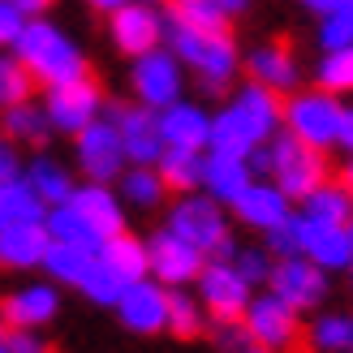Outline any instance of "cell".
Returning a JSON list of instances; mask_svg holds the SVG:
<instances>
[{
	"instance_id": "3957f363",
	"label": "cell",
	"mask_w": 353,
	"mask_h": 353,
	"mask_svg": "<svg viewBox=\"0 0 353 353\" xmlns=\"http://www.w3.org/2000/svg\"><path fill=\"white\" fill-rule=\"evenodd\" d=\"M168 233H176L181 241H190L203 259L211 254L216 263H228L237 254V241L228 233V220L216 199H203V194H181L168 211Z\"/></svg>"
},
{
	"instance_id": "9f6ffc18",
	"label": "cell",
	"mask_w": 353,
	"mask_h": 353,
	"mask_svg": "<svg viewBox=\"0 0 353 353\" xmlns=\"http://www.w3.org/2000/svg\"><path fill=\"white\" fill-rule=\"evenodd\" d=\"M143 5H164V0H143Z\"/></svg>"
},
{
	"instance_id": "d590c367",
	"label": "cell",
	"mask_w": 353,
	"mask_h": 353,
	"mask_svg": "<svg viewBox=\"0 0 353 353\" xmlns=\"http://www.w3.org/2000/svg\"><path fill=\"white\" fill-rule=\"evenodd\" d=\"M164 332H172V336H181V341L203 336V306L194 302L185 289H168V327Z\"/></svg>"
},
{
	"instance_id": "f6af8a7d",
	"label": "cell",
	"mask_w": 353,
	"mask_h": 353,
	"mask_svg": "<svg viewBox=\"0 0 353 353\" xmlns=\"http://www.w3.org/2000/svg\"><path fill=\"white\" fill-rule=\"evenodd\" d=\"M5 345H9V353H52V345L39 336V332H30V327H9Z\"/></svg>"
},
{
	"instance_id": "44dd1931",
	"label": "cell",
	"mask_w": 353,
	"mask_h": 353,
	"mask_svg": "<svg viewBox=\"0 0 353 353\" xmlns=\"http://www.w3.org/2000/svg\"><path fill=\"white\" fill-rule=\"evenodd\" d=\"M302 233V254L314 259V268H349L353 263V241L341 224H319V220H297Z\"/></svg>"
},
{
	"instance_id": "e0dca14e",
	"label": "cell",
	"mask_w": 353,
	"mask_h": 353,
	"mask_svg": "<svg viewBox=\"0 0 353 353\" xmlns=\"http://www.w3.org/2000/svg\"><path fill=\"white\" fill-rule=\"evenodd\" d=\"M65 203H69V207H74L86 224L95 228L99 241H108L112 233H121V228H125V203H121L108 185H95V181L74 185V194H69Z\"/></svg>"
},
{
	"instance_id": "f1b7e54d",
	"label": "cell",
	"mask_w": 353,
	"mask_h": 353,
	"mask_svg": "<svg viewBox=\"0 0 353 353\" xmlns=\"http://www.w3.org/2000/svg\"><path fill=\"white\" fill-rule=\"evenodd\" d=\"M155 172H160L164 190L194 194L203 185V151H172V147H164L160 160H155Z\"/></svg>"
},
{
	"instance_id": "60d3db41",
	"label": "cell",
	"mask_w": 353,
	"mask_h": 353,
	"mask_svg": "<svg viewBox=\"0 0 353 353\" xmlns=\"http://www.w3.org/2000/svg\"><path fill=\"white\" fill-rule=\"evenodd\" d=\"M323 43L327 48H349L353 43V0H345V5H336L327 13L323 22Z\"/></svg>"
},
{
	"instance_id": "8d00e7d4",
	"label": "cell",
	"mask_w": 353,
	"mask_h": 353,
	"mask_svg": "<svg viewBox=\"0 0 353 353\" xmlns=\"http://www.w3.org/2000/svg\"><path fill=\"white\" fill-rule=\"evenodd\" d=\"M86 297H91L95 306H117V297H121V289H125V280H121L108 263H99V254H95V263H91V272L82 276V285H78Z\"/></svg>"
},
{
	"instance_id": "1f68e13d",
	"label": "cell",
	"mask_w": 353,
	"mask_h": 353,
	"mask_svg": "<svg viewBox=\"0 0 353 353\" xmlns=\"http://www.w3.org/2000/svg\"><path fill=\"white\" fill-rule=\"evenodd\" d=\"M91 263H95L91 250H82V245H65V241H52L39 268H43L52 280H57V285H74V289H78L82 276L91 272Z\"/></svg>"
},
{
	"instance_id": "d6a6232c",
	"label": "cell",
	"mask_w": 353,
	"mask_h": 353,
	"mask_svg": "<svg viewBox=\"0 0 353 353\" xmlns=\"http://www.w3.org/2000/svg\"><path fill=\"white\" fill-rule=\"evenodd\" d=\"M168 22L190 26V30H228V13L216 5V0H168Z\"/></svg>"
},
{
	"instance_id": "5bb4252c",
	"label": "cell",
	"mask_w": 353,
	"mask_h": 353,
	"mask_svg": "<svg viewBox=\"0 0 353 353\" xmlns=\"http://www.w3.org/2000/svg\"><path fill=\"white\" fill-rule=\"evenodd\" d=\"M108 117L121 134V147H125V164H143V168H155L160 160V121H155L151 108H125V103H108Z\"/></svg>"
},
{
	"instance_id": "6da1fadb",
	"label": "cell",
	"mask_w": 353,
	"mask_h": 353,
	"mask_svg": "<svg viewBox=\"0 0 353 353\" xmlns=\"http://www.w3.org/2000/svg\"><path fill=\"white\" fill-rule=\"evenodd\" d=\"M9 52L22 61V69L30 74L34 86H61V82H74V78L91 74L82 48L69 39L57 22H48V17H26V26H22V34H17V43Z\"/></svg>"
},
{
	"instance_id": "ab89813d",
	"label": "cell",
	"mask_w": 353,
	"mask_h": 353,
	"mask_svg": "<svg viewBox=\"0 0 353 353\" xmlns=\"http://www.w3.org/2000/svg\"><path fill=\"white\" fill-rule=\"evenodd\" d=\"M310 345L319 349H353V319L349 314H323L310 332Z\"/></svg>"
},
{
	"instance_id": "74e56055",
	"label": "cell",
	"mask_w": 353,
	"mask_h": 353,
	"mask_svg": "<svg viewBox=\"0 0 353 353\" xmlns=\"http://www.w3.org/2000/svg\"><path fill=\"white\" fill-rule=\"evenodd\" d=\"M30 91H34V82L22 69V61L13 52H0V108H13V103L30 99Z\"/></svg>"
},
{
	"instance_id": "83f0119b",
	"label": "cell",
	"mask_w": 353,
	"mask_h": 353,
	"mask_svg": "<svg viewBox=\"0 0 353 353\" xmlns=\"http://www.w3.org/2000/svg\"><path fill=\"white\" fill-rule=\"evenodd\" d=\"M48 216V207L34 199V190L17 176H5L0 181V228H13V224H39Z\"/></svg>"
},
{
	"instance_id": "7dc6e473",
	"label": "cell",
	"mask_w": 353,
	"mask_h": 353,
	"mask_svg": "<svg viewBox=\"0 0 353 353\" xmlns=\"http://www.w3.org/2000/svg\"><path fill=\"white\" fill-rule=\"evenodd\" d=\"M22 172V164H17V151H13V143H5V138H0V181H5V176H17Z\"/></svg>"
},
{
	"instance_id": "e575fe53",
	"label": "cell",
	"mask_w": 353,
	"mask_h": 353,
	"mask_svg": "<svg viewBox=\"0 0 353 353\" xmlns=\"http://www.w3.org/2000/svg\"><path fill=\"white\" fill-rule=\"evenodd\" d=\"M164 181H160V172L155 168H143V164H134L121 172V199H125L130 207H160L164 203Z\"/></svg>"
},
{
	"instance_id": "ac0fdd59",
	"label": "cell",
	"mask_w": 353,
	"mask_h": 353,
	"mask_svg": "<svg viewBox=\"0 0 353 353\" xmlns=\"http://www.w3.org/2000/svg\"><path fill=\"white\" fill-rule=\"evenodd\" d=\"M160 121V143L172 151H203L207 147V130H211V117L194 103H168V108L155 112Z\"/></svg>"
},
{
	"instance_id": "4dcf8cb0",
	"label": "cell",
	"mask_w": 353,
	"mask_h": 353,
	"mask_svg": "<svg viewBox=\"0 0 353 353\" xmlns=\"http://www.w3.org/2000/svg\"><path fill=\"white\" fill-rule=\"evenodd\" d=\"M43 228H48V237L52 241H65V245H82V250H99V233H95V228L91 224H86L82 216H78V211L74 207H69V203H61V207H48V216H43Z\"/></svg>"
},
{
	"instance_id": "ba28073f",
	"label": "cell",
	"mask_w": 353,
	"mask_h": 353,
	"mask_svg": "<svg viewBox=\"0 0 353 353\" xmlns=\"http://www.w3.org/2000/svg\"><path fill=\"white\" fill-rule=\"evenodd\" d=\"M74 155H78V168L86 181L95 185H108L125 172V147H121V134L112 125V117H95L82 134H74Z\"/></svg>"
},
{
	"instance_id": "ffe728a7",
	"label": "cell",
	"mask_w": 353,
	"mask_h": 353,
	"mask_svg": "<svg viewBox=\"0 0 353 353\" xmlns=\"http://www.w3.org/2000/svg\"><path fill=\"white\" fill-rule=\"evenodd\" d=\"M48 228L39 224H13V228H0V268L5 272H34L48 254Z\"/></svg>"
},
{
	"instance_id": "681fc988",
	"label": "cell",
	"mask_w": 353,
	"mask_h": 353,
	"mask_svg": "<svg viewBox=\"0 0 353 353\" xmlns=\"http://www.w3.org/2000/svg\"><path fill=\"white\" fill-rule=\"evenodd\" d=\"M336 143L353 147V108H345V112H341V138H336Z\"/></svg>"
},
{
	"instance_id": "816d5d0a",
	"label": "cell",
	"mask_w": 353,
	"mask_h": 353,
	"mask_svg": "<svg viewBox=\"0 0 353 353\" xmlns=\"http://www.w3.org/2000/svg\"><path fill=\"white\" fill-rule=\"evenodd\" d=\"M86 5H91V9H99V13H112V9H121V5H125V0H86Z\"/></svg>"
},
{
	"instance_id": "7c38bea8",
	"label": "cell",
	"mask_w": 353,
	"mask_h": 353,
	"mask_svg": "<svg viewBox=\"0 0 353 353\" xmlns=\"http://www.w3.org/2000/svg\"><path fill=\"white\" fill-rule=\"evenodd\" d=\"M199 272H203V254L176 233L160 228L147 241V276H155L164 289H185L190 280H199Z\"/></svg>"
},
{
	"instance_id": "4316f807",
	"label": "cell",
	"mask_w": 353,
	"mask_h": 353,
	"mask_svg": "<svg viewBox=\"0 0 353 353\" xmlns=\"http://www.w3.org/2000/svg\"><path fill=\"white\" fill-rule=\"evenodd\" d=\"M95 254H99V263H108V268L125 280V285H130V280H143V276H147V241H138L134 233H125V228H121V233H112Z\"/></svg>"
},
{
	"instance_id": "2e32d148",
	"label": "cell",
	"mask_w": 353,
	"mask_h": 353,
	"mask_svg": "<svg viewBox=\"0 0 353 353\" xmlns=\"http://www.w3.org/2000/svg\"><path fill=\"white\" fill-rule=\"evenodd\" d=\"M57 314H61V289L48 285V280H30V285L13 289L5 302H0V323H9V327L39 332L57 319Z\"/></svg>"
},
{
	"instance_id": "9c48e42d",
	"label": "cell",
	"mask_w": 353,
	"mask_h": 353,
	"mask_svg": "<svg viewBox=\"0 0 353 353\" xmlns=\"http://www.w3.org/2000/svg\"><path fill=\"white\" fill-rule=\"evenodd\" d=\"M199 306L216 323H241L250 306V285L233 272V263H203L199 272Z\"/></svg>"
},
{
	"instance_id": "7402d4cb",
	"label": "cell",
	"mask_w": 353,
	"mask_h": 353,
	"mask_svg": "<svg viewBox=\"0 0 353 353\" xmlns=\"http://www.w3.org/2000/svg\"><path fill=\"white\" fill-rule=\"evenodd\" d=\"M233 207H237V220L241 224H250V228H272L276 224H285L289 220V199L280 194L276 185H245L237 199H233Z\"/></svg>"
},
{
	"instance_id": "f907efd6",
	"label": "cell",
	"mask_w": 353,
	"mask_h": 353,
	"mask_svg": "<svg viewBox=\"0 0 353 353\" xmlns=\"http://www.w3.org/2000/svg\"><path fill=\"white\" fill-rule=\"evenodd\" d=\"M336 181H341V190H345L349 199H353V160H349V164H345V168L336 172Z\"/></svg>"
},
{
	"instance_id": "f546056e",
	"label": "cell",
	"mask_w": 353,
	"mask_h": 353,
	"mask_svg": "<svg viewBox=\"0 0 353 353\" xmlns=\"http://www.w3.org/2000/svg\"><path fill=\"white\" fill-rule=\"evenodd\" d=\"M48 134L52 130H48V117H43L39 103L22 99V103H13V108H0V138H5V143H34L39 147Z\"/></svg>"
},
{
	"instance_id": "ee69618b",
	"label": "cell",
	"mask_w": 353,
	"mask_h": 353,
	"mask_svg": "<svg viewBox=\"0 0 353 353\" xmlns=\"http://www.w3.org/2000/svg\"><path fill=\"white\" fill-rule=\"evenodd\" d=\"M22 26H26V13L17 9V5H9V0H0V52H9L17 43Z\"/></svg>"
},
{
	"instance_id": "d4e9b609",
	"label": "cell",
	"mask_w": 353,
	"mask_h": 353,
	"mask_svg": "<svg viewBox=\"0 0 353 353\" xmlns=\"http://www.w3.org/2000/svg\"><path fill=\"white\" fill-rule=\"evenodd\" d=\"M207 147L211 155H233V160H250V151L259 147V134L245 125V117L237 108H224L207 130Z\"/></svg>"
},
{
	"instance_id": "4fadbf2b",
	"label": "cell",
	"mask_w": 353,
	"mask_h": 353,
	"mask_svg": "<svg viewBox=\"0 0 353 353\" xmlns=\"http://www.w3.org/2000/svg\"><path fill=\"white\" fill-rule=\"evenodd\" d=\"M117 314L121 323H125L130 332H138V336H155V332L168 327V289L160 285V280H130L125 289H121L117 297Z\"/></svg>"
},
{
	"instance_id": "9a60e30c",
	"label": "cell",
	"mask_w": 353,
	"mask_h": 353,
	"mask_svg": "<svg viewBox=\"0 0 353 353\" xmlns=\"http://www.w3.org/2000/svg\"><path fill=\"white\" fill-rule=\"evenodd\" d=\"M272 297H280L289 310H310L319 306L327 297V280H323V268H314V263H302V259H280L272 276Z\"/></svg>"
},
{
	"instance_id": "db71d44e",
	"label": "cell",
	"mask_w": 353,
	"mask_h": 353,
	"mask_svg": "<svg viewBox=\"0 0 353 353\" xmlns=\"http://www.w3.org/2000/svg\"><path fill=\"white\" fill-rule=\"evenodd\" d=\"M237 353H263V349H259V345H245V349H237Z\"/></svg>"
},
{
	"instance_id": "bcb514c9",
	"label": "cell",
	"mask_w": 353,
	"mask_h": 353,
	"mask_svg": "<svg viewBox=\"0 0 353 353\" xmlns=\"http://www.w3.org/2000/svg\"><path fill=\"white\" fill-rule=\"evenodd\" d=\"M216 345L228 349V353H237V349L250 345V336H245V327H241V323H216Z\"/></svg>"
},
{
	"instance_id": "7bdbcfd3",
	"label": "cell",
	"mask_w": 353,
	"mask_h": 353,
	"mask_svg": "<svg viewBox=\"0 0 353 353\" xmlns=\"http://www.w3.org/2000/svg\"><path fill=\"white\" fill-rule=\"evenodd\" d=\"M272 250H276L280 259H297V254H302V233H297V220H293V216H289L285 224L272 228Z\"/></svg>"
},
{
	"instance_id": "8fae6325",
	"label": "cell",
	"mask_w": 353,
	"mask_h": 353,
	"mask_svg": "<svg viewBox=\"0 0 353 353\" xmlns=\"http://www.w3.org/2000/svg\"><path fill=\"white\" fill-rule=\"evenodd\" d=\"M108 39L117 43V52L125 57H147L164 43V17L155 13V5L143 0H125L121 9L108 13Z\"/></svg>"
},
{
	"instance_id": "8992f818",
	"label": "cell",
	"mask_w": 353,
	"mask_h": 353,
	"mask_svg": "<svg viewBox=\"0 0 353 353\" xmlns=\"http://www.w3.org/2000/svg\"><path fill=\"white\" fill-rule=\"evenodd\" d=\"M43 117H48V130L52 134H82L91 121L103 112V91L99 82L86 74V78H74V82H61V86H48L43 95Z\"/></svg>"
},
{
	"instance_id": "cb8c5ba5",
	"label": "cell",
	"mask_w": 353,
	"mask_h": 353,
	"mask_svg": "<svg viewBox=\"0 0 353 353\" xmlns=\"http://www.w3.org/2000/svg\"><path fill=\"white\" fill-rule=\"evenodd\" d=\"M22 181L34 190V199L43 207H61L69 194H74V172H69L61 160H52V155H34V160L22 168Z\"/></svg>"
},
{
	"instance_id": "836d02e7",
	"label": "cell",
	"mask_w": 353,
	"mask_h": 353,
	"mask_svg": "<svg viewBox=\"0 0 353 353\" xmlns=\"http://www.w3.org/2000/svg\"><path fill=\"white\" fill-rule=\"evenodd\" d=\"M306 211L310 216L306 220H319V224H349V216H353V199L341 190V181L332 176V181H323L314 194H306Z\"/></svg>"
},
{
	"instance_id": "11a10c76",
	"label": "cell",
	"mask_w": 353,
	"mask_h": 353,
	"mask_svg": "<svg viewBox=\"0 0 353 353\" xmlns=\"http://www.w3.org/2000/svg\"><path fill=\"white\" fill-rule=\"evenodd\" d=\"M0 353H9V345H5V332H0Z\"/></svg>"
},
{
	"instance_id": "30bf717a",
	"label": "cell",
	"mask_w": 353,
	"mask_h": 353,
	"mask_svg": "<svg viewBox=\"0 0 353 353\" xmlns=\"http://www.w3.org/2000/svg\"><path fill=\"white\" fill-rule=\"evenodd\" d=\"M130 82H134L138 103L151 108V112H160V108H168V103L181 99V61H176L172 52L155 48V52H147V57H134Z\"/></svg>"
},
{
	"instance_id": "c3c4849f",
	"label": "cell",
	"mask_w": 353,
	"mask_h": 353,
	"mask_svg": "<svg viewBox=\"0 0 353 353\" xmlns=\"http://www.w3.org/2000/svg\"><path fill=\"white\" fill-rule=\"evenodd\" d=\"M9 5H17V9H22L26 17H43L52 5H57V0H9Z\"/></svg>"
},
{
	"instance_id": "f35d334b",
	"label": "cell",
	"mask_w": 353,
	"mask_h": 353,
	"mask_svg": "<svg viewBox=\"0 0 353 353\" xmlns=\"http://www.w3.org/2000/svg\"><path fill=\"white\" fill-rule=\"evenodd\" d=\"M319 82H323V91H353V43L349 48H332V57L323 61L319 69Z\"/></svg>"
},
{
	"instance_id": "7a4b0ae2",
	"label": "cell",
	"mask_w": 353,
	"mask_h": 353,
	"mask_svg": "<svg viewBox=\"0 0 353 353\" xmlns=\"http://www.w3.org/2000/svg\"><path fill=\"white\" fill-rule=\"evenodd\" d=\"M164 39L172 48V57L185 61L194 74H199L207 95H220L228 86V78L237 74V43H233V34H224V30H190V26L164 22Z\"/></svg>"
},
{
	"instance_id": "b9f144b4",
	"label": "cell",
	"mask_w": 353,
	"mask_h": 353,
	"mask_svg": "<svg viewBox=\"0 0 353 353\" xmlns=\"http://www.w3.org/2000/svg\"><path fill=\"white\" fill-rule=\"evenodd\" d=\"M233 272L245 280V285H263V280L272 276V259L263 250H237L233 254Z\"/></svg>"
},
{
	"instance_id": "603a6c76",
	"label": "cell",
	"mask_w": 353,
	"mask_h": 353,
	"mask_svg": "<svg viewBox=\"0 0 353 353\" xmlns=\"http://www.w3.org/2000/svg\"><path fill=\"white\" fill-rule=\"evenodd\" d=\"M228 108H237V112L245 117V125L259 134V143H268V138L276 134V125H280V112H285V103H280L276 91L250 82V86H241V91H237V99L228 103Z\"/></svg>"
},
{
	"instance_id": "f5cc1de1",
	"label": "cell",
	"mask_w": 353,
	"mask_h": 353,
	"mask_svg": "<svg viewBox=\"0 0 353 353\" xmlns=\"http://www.w3.org/2000/svg\"><path fill=\"white\" fill-rule=\"evenodd\" d=\"M216 5H220V9H224L228 17H233V13H241L245 5H250V0H216Z\"/></svg>"
},
{
	"instance_id": "52a82bcc",
	"label": "cell",
	"mask_w": 353,
	"mask_h": 353,
	"mask_svg": "<svg viewBox=\"0 0 353 353\" xmlns=\"http://www.w3.org/2000/svg\"><path fill=\"white\" fill-rule=\"evenodd\" d=\"M341 112L345 108L327 91H310V95H293L285 103V112H280V121H289V134L297 143L327 151L341 138Z\"/></svg>"
},
{
	"instance_id": "5b68a950",
	"label": "cell",
	"mask_w": 353,
	"mask_h": 353,
	"mask_svg": "<svg viewBox=\"0 0 353 353\" xmlns=\"http://www.w3.org/2000/svg\"><path fill=\"white\" fill-rule=\"evenodd\" d=\"M268 172L276 176V190L285 199H306L323 181H332V164L323 151H314L306 143H297L293 134H280L268 147Z\"/></svg>"
},
{
	"instance_id": "6f0895ef",
	"label": "cell",
	"mask_w": 353,
	"mask_h": 353,
	"mask_svg": "<svg viewBox=\"0 0 353 353\" xmlns=\"http://www.w3.org/2000/svg\"><path fill=\"white\" fill-rule=\"evenodd\" d=\"M0 332H5V323H0Z\"/></svg>"
},
{
	"instance_id": "d6986e66",
	"label": "cell",
	"mask_w": 353,
	"mask_h": 353,
	"mask_svg": "<svg viewBox=\"0 0 353 353\" xmlns=\"http://www.w3.org/2000/svg\"><path fill=\"white\" fill-rule=\"evenodd\" d=\"M250 74L259 86H268V91H293V82H297V48L289 34H276V39L268 48H254L250 52Z\"/></svg>"
},
{
	"instance_id": "484cf974",
	"label": "cell",
	"mask_w": 353,
	"mask_h": 353,
	"mask_svg": "<svg viewBox=\"0 0 353 353\" xmlns=\"http://www.w3.org/2000/svg\"><path fill=\"white\" fill-rule=\"evenodd\" d=\"M250 185V164L233 160V155H207L203 160V190L216 203H233L237 194Z\"/></svg>"
},
{
	"instance_id": "277c9868",
	"label": "cell",
	"mask_w": 353,
	"mask_h": 353,
	"mask_svg": "<svg viewBox=\"0 0 353 353\" xmlns=\"http://www.w3.org/2000/svg\"><path fill=\"white\" fill-rule=\"evenodd\" d=\"M241 327L250 345H259L263 353H314L310 345V332L302 327L297 310H289L280 297H254L241 314Z\"/></svg>"
}]
</instances>
